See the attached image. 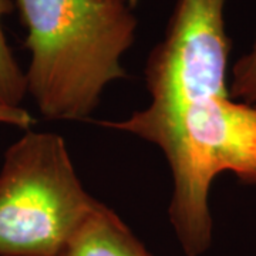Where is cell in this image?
<instances>
[{
    "mask_svg": "<svg viewBox=\"0 0 256 256\" xmlns=\"http://www.w3.org/2000/svg\"><path fill=\"white\" fill-rule=\"evenodd\" d=\"M32 60L28 92L50 120L87 118L104 88L127 74L121 57L134 43L131 8L100 0H16Z\"/></svg>",
    "mask_w": 256,
    "mask_h": 256,
    "instance_id": "6da1fadb",
    "label": "cell"
},
{
    "mask_svg": "<svg viewBox=\"0 0 256 256\" xmlns=\"http://www.w3.org/2000/svg\"><path fill=\"white\" fill-rule=\"evenodd\" d=\"M174 176L170 220L186 256L212 244L208 195L214 178L234 172L256 184V107L214 96L191 102L156 141Z\"/></svg>",
    "mask_w": 256,
    "mask_h": 256,
    "instance_id": "7a4b0ae2",
    "label": "cell"
},
{
    "mask_svg": "<svg viewBox=\"0 0 256 256\" xmlns=\"http://www.w3.org/2000/svg\"><path fill=\"white\" fill-rule=\"evenodd\" d=\"M97 204L63 138L28 130L0 170V256H62Z\"/></svg>",
    "mask_w": 256,
    "mask_h": 256,
    "instance_id": "3957f363",
    "label": "cell"
},
{
    "mask_svg": "<svg viewBox=\"0 0 256 256\" xmlns=\"http://www.w3.org/2000/svg\"><path fill=\"white\" fill-rule=\"evenodd\" d=\"M226 0H176L165 37L146 66L150 106L122 121L101 126L127 131L156 144L191 102L229 96L230 40L225 28Z\"/></svg>",
    "mask_w": 256,
    "mask_h": 256,
    "instance_id": "277c9868",
    "label": "cell"
},
{
    "mask_svg": "<svg viewBox=\"0 0 256 256\" xmlns=\"http://www.w3.org/2000/svg\"><path fill=\"white\" fill-rule=\"evenodd\" d=\"M62 256H151L108 206L97 204Z\"/></svg>",
    "mask_w": 256,
    "mask_h": 256,
    "instance_id": "5b68a950",
    "label": "cell"
},
{
    "mask_svg": "<svg viewBox=\"0 0 256 256\" xmlns=\"http://www.w3.org/2000/svg\"><path fill=\"white\" fill-rule=\"evenodd\" d=\"M13 9L10 0H0V104L20 107L24 94L28 92L26 76L13 57L2 28V18Z\"/></svg>",
    "mask_w": 256,
    "mask_h": 256,
    "instance_id": "8992f818",
    "label": "cell"
},
{
    "mask_svg": "<svg viewBox=\"0 0 256 256\" xmlns=\"http://www.w3.org/2000/svg\"><path fill=\"white\" fill-rule=\"evenodd\" d=\"M230 94L246 104L256 102V36L250 52L242 56L234 67Z\"/></svg>",
    "mask_w": 256,
    "mask_h": 256,
    "instance_id": "52a82bcc",
    "label": "cell"
},
{
    "mask_svg": "<svg viewBox=\"0 0 256 256\" xmlns=\"http://www.w3.org/2000/svg\"><path fill=\"white\" fill-rule=\"evenodd\" d=\"M0 124H9L28 130L34 124V118L22 107H10L0 104Z\"/></svg>",
    "mask_w": 256,
    "mask_h": 256,
    "instance_id": "ba28073f",
    "label": "cell"
},
{
    "mask_svg": "<svg viewBox=\"0 0 256 256\" xmlns=\"http://www.w3.org/2000/svg\"><path fill=\"white\" fill-rule=\"evenodd\" d=\"M100 2H108V3H121V4H127L128 8L134 6L137 3V0H100Z\"/></svg>",
    "mask_w": 256,
    "mask_h": 256,
    "instance_id": "9c48e42d",
    "label": "cell"
}]
</instances>
